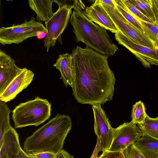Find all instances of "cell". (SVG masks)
Listing matches in <instances>:
<instances>
[{
    "label": "cell",
    "mask_w": 158,
    "mask_h": 158,
    "mask_svg": "<svg viewBox=\"0 0 158 158\" xmlns=\"http://www.w3.org/2000/svg\"><path fill=\"white\" fill-rule=\"evenodd\" d=\"M73 94L81 104L103 105L113 99L116 79L108 57L87 47L72 50Z\"/></svg>",
    "instance_id": "1"
},
{
    "label": "cell",
    "mask_w": 158,
    "mask_h": 158,
    "mask_svg": "<svg viewBox=\"0 0 158 158\" xmlns=\"http://www.w3.org/2000/svg\"><path fill=\"white\" fill-rule=\"evenodd\" d=\"M71 127L70 117L58 113L27 138L23 150L27 154L50 152L57 154L63 149Z\"/></svg>",
    "instance_id": "2"
},
{
    "label": "cell",
    "mask_w": 158,
    "mask_h": 158,
    "mask_svg": "<svg viewBox=\"0 0 158 158\" xmlns=\"http://www.w3.org/2000/svg\"><path fill=\"white\" fill-rule=\"evenodd\" d=\"M84 4L73 9L70 19L77 42H82L86 46L108 57L118 49L113 42L106 30L89 20L84 13Z\"/></svg>",
    "instance_id": "3"
},
{
    "label": "cell",
    "mask_w": 158,
    "mask_h": 158,
    "mask_svg": "<svg viewBox=\"0 0 158 158\" xmlns=\"http://www.w3.org/2000/svg\"><path fill=\"white\" fill-rule=\"evenodd\" d=\"M51 110V104L47 99L40 97L20 103L12 111L15 128L37 127L49 118Z\"/></svg>",
    "instance_id": "4"
},
{
    "label": "cell",
    "mask_w": 158,
    "mask_h": 158,
    "mask_svg": "<svg viewBox=\"0 0 158 158\" xmlns=\"http://www.w3.org/2000/svg\"><path fill=\"white\" fill-rule=\"evenodd\" d=\"M40 32L47 33L41 22H38L32 16L28 21L7 27L0 28V43L3 45L18 44L28 38L37 36Z\"/></svg>",
    "instance_id": "5"
},
{
    "label": "cell",
    "mask_w": 158,
    "mask_h": 158,
    "mask_svg": "<svg viewBox=\"0 0 158 158\" xmlns=\"http://www.w3.org/2000/svg\"><path fill=\"white\" fill-rule=\"evenodd\" d=\"M101 3L120 33L137 44L149 47H156L154 41L129 22L117 7Z\"/></svg>",
    "instance_id": "6"
},
{
    "label": "cell",
    "mask_w": 158,
    "mask_h": 158,
    "mask_svg": "<svg viewBox=\"0 0 158 158\" xmlns=\"http://www.w3.org/2000/svg\"><path fill=\"white\" fill-rule=\"evenodd\" d=\"M72 9L65 7L58 8L52 17L45 23L47 34L43 41L48 52L55 45L57 40L62 44L61 35L67 27L72 14Z\"/></svg>",
    "instance_id": "7"
},
{
    "label": "cell",
    "mask_w": 158,
    "mask_h": 158,
    "mask_svg": "<svg viewBox=\"0 0 158 158\" xmlns=\"http://www.w3.org/2000/svg\"><path fill=\"white\" fill-rule=\"evenodd\" d=\"M118 43L125 47L140 61L145 68L158 65V48L138 44L120 32L115 34Z\"/></svg>",
    "instance_id": "8"
},
{
    "label": "cell",
    "mask_w": 158,
    "mask_h": 158,
    "mask_svg": "<svg viewBox=\"0 0 158 158\" xmlns=\"http://www.w3.org/2000/svg\"><path fill=\"white\" fill-rule=\"evenodd\" d=\"M144 135L139 127L131 121L125 122L114 128L113 137L110 151H122L134 143Z\"/></svg>",
    "instance_id": "9"
},
{
    "label": "cell",
    "mask_w": 158,
    "mask_h": 158,
    "mask_svg": "<svg viewBox=\"0 0 158 158\" xmlns=\"http://www.w3.org/2000/svg\"><path fill=\"white\" fill-rule=\"evenodd\" d=\"M94 116L95 133L101 143V151L108 150L112 141L114 128H112L101 105L92 106Z\"/></svg>",
    "instance_id": "10"
},
{
    "label": "cell",
    "mask_w": 158,
    "mask_h": 158,
    "mask_svg": "<svg viewBox=\"0 0 158 158\" xmlns=\"http://www.w3.org/2000/svg\"><path fill=\"white\" fill-rule=\"evenodd\" d=\"M83 12L89 20L106 30L113 33L120 32L99 0L85 7Z\"/></svg>",
    "instance_id": "11"
},
{
    "label": "cell",
    "mask_w": 158,
    "mask_h": 158,
    "mask_svg": "<svg viewBox=\"0 0 158 158\" xmlns=\"http://www.w3.org/2000/svg\"><path fill=\"white\" fill-rule=\"evenodd\" d=\"M34 73L26 68L10 83L3 93L0 95V100L5 103L14 99L32 81Z\"/></svg>",
    "instance_id": "12"
},
{
    "label": "cell",
    "mask_w": 158,
    "mask_h": 158,
    "mask_svg": "<svg viewBox=\"0 0 158 158\" xmlns=\"http://www.w3.org/2000/svg\"><path fill=\"white\" fill-rule=\"evenodd\" d=\"M23 69L18 67L15 60L0 49V95Z\"/></svg>",
    "instance_id": "13"
},
{
    "label": "cell",
    "mask_w": 158,
    "mask_h": 158,
    "mask_svg": "<svg viewBox=\"0 0 158 158\" xmlns=\"http://www.w3.org/2000/svg\"><path fill=\"white\" fill-rule=\"evenodd\" d=\"M71 54L65 53L59 55L56 62L53 66L60 72L62 80L65 85L72 87L73 77L71 67Z\"/></svg>",
    "instance_id": "14"
},
{
    "label": "cell",
    "mask_w": 158,
    "mask_h": 158,
    "mask_svg": "<svg viewBox=\"0 0 158 158\" xmlns=\"http://www.w3.org/2000/svg\"><path fill=\"white\" fill-rule=\"evenodd\" d=\"M54 0H28L30 8L36 14V19L38 22L48 21L53 16L52 3Z\"/></svg>",
    "instance_id": "15"
},
{
    "label": "cell",
    "mask_w": 158,
    "mask_h": 158,
    "mask_svg": "<svg viewBox=\"0 0 158 158\" xmlns=\"http://www.w3.org/2000/svg\"><path fill=\"white\" fill-rule=\"evenodd\" d=\"M0 148V158H6L8 154L14 153L21 148L19 135L12 127L5 134Z\"/></svg>",
    "instance_id": "16"
},
{
    "label": "cell",
    "mask_w": 158,
    "mask_h": 158,
    "mask_svg": "<svg viewBox=\"0 0 158 158\" xmlns=\"http://www.w3.org/2000/svg\"><path fill=\"white\" fill-rule=\"evenodd\" d=\"M147 158H155L158 152V139L144 135L134 143Z\"/></svg>",
    "instance_id": "17"
},
{
    "label": "cell",
    "mask_w": 158,
    "mask_h": 158,
    "mask_svg": "<svg viewBox=\"0 0 158 158\" xmlns=\"http://www.w3.org/2000/svg\"><path fill=\"white\" fill-rule=\"evenodd\" d=\"M11 112L6 103L0 100V147L2 145L5 134L12 127L9 119Z\"/></svg>",
    "instance_id": "18"
},
{
    "label": "cell",
    "mask_w": 158,
    "mask_h": 158,
    "mask_svg": "<svg viewBox=\"0 0 158 158\" xmlns=\"http://www.w3.org/2000/svg\"><path fill=\"white\" fill-rule=\"evenodd\" d=\"M138 127L144 135L158 139V116L152 118L147 115L144 122Z\"/></svg>",
    "instance_id": "19"
},
{
    "label": "cell",
    "mask_w": 158,
    "mask_h": 158,
    "mask_svg": "<svg viewBox=\"0 0 158 158\" xmlns=\"http://www.w3.org/2000/svg\"><path fill=\"white\" fill-rule=\"evenodd\" d=\"M143 103L141 101L133 105L131 110V121L135 124L143 123L147 116Z\"/></svg>",
    "instance_id": "20"
},
{
    "label": "cell",
    "mask_w": 158,
    "mask_h": 158,
    "mask_svg": "<svg viewBox=\"0 0 158 158\" xmlns=\"http://www.w3.org/2000/svg\"><path fill=\"white\" fill-rule=\"evenodd\" d=\"M114 1L117 8L125 18L135 27L148 36L142 26L134 18L130 10L122 2L121 0Z\"/></svg>",
    "instance_id": "21"
},
{
    "label": "cell",
    "mask_w": 158,
    "mask_h": 158,
    "mask_svg": "<svg viewBox=\"0 0 158 158\" xmlns=\"http://www.w3.org/2000/svg\"><path fill=\"white\" fill-rule=\"evenodd\" d=\"M143 14L147 17L153 23H156L155 16L152 10L151 0H130Z\"/></svg>",
    "instance_id": "22"
},
{
    "label": "cell",
    "mask_w": 158,
    "mask_h": 158,
    "mask_svg": "<svg viewBox=\"0 0 158 158\" xmlns=\"http://www.w3.org/2000/svg\"><path fill=\"white\" fill-rule=\"evenodd\" d=\"M131 13L142 26L147 34L152 40L154 39L158 40V24L144 21Z\"/></svg>",
    "instance_id": "23"
},
{
    "label": "cell",
    "mask_w": 158,
    "mask_h": 158,
    "mask_svg": "<svg viewBox=\"0 0 158 158\" xmlns=\"http://www.w3.org/2000/svg\"><path fill=\"white\" fill-rule=\"evenodd\" d=\"M125 158H147L143 152L132 144L122 151Z\"/></svg>",
    "instance_id": "24"
},
{
    "label": "cell",
    "mask_w": 158,
    "mask_h": 158,
    "mask_svg": "<svg viewBox=\"0 0 158 158\" xmlns=\"http://www.w3.org/2000/svg\"><path fill=\"white\" fill-rule=\"evenodd\" d=\"M121 1L134 15L144 21L153 23L152 21L143 14L129 0Z\"/></svg>",
    "instance_id": "25"
},
{
    "label": "cell",
    "mask_w": 158,
    "mask_h": 158,
    "mask_svg": "<svg viewBox=\"0 0 158 158\" xmlns=\"http://www.w3.org/2000/svg\"><path fill=\"white\" fill-rule=\"evenodd\" d=\"M54 2L58 4L59 8L65 7L71 9L77 5L84 4L81 1L78 0H54Z\"/></svg>",
    "instance_id": "26"
},
{
    "label": "cell",
    "mask_w": 158,
    "mask_h": 158,
    "mask_svg": "<svg viewBox=\"0 0 158 158\" xmlns=\"http://www.w3.org/2000/svg\"><path fill=\"white\" fill-rule=\"evenodd\" d=\"M97 158H125L122 151H110L107 150Z\"/></svg>",
    "instance_id": "27"
},
{
    "label": "cell",
    "mask_w": 158,
    "mask_h": 158,
    "mask_svg": "<svg viewBox=\"0 0 158 158\" xmlns=\"http://www.w3.org/2000/svg\"><path fill=\"white\" fill-rule=\"evenodd\" d=\"M27 154L29 158H56L57 156V154L50 152Z\"/></svg>",
    "instance_id": "28"
},
{
    "label": "cell",
    "mask_w": 158,
    "mask_h": 158,
    "mask_svg": "<svg viewBox=\"0 0 158 158\" xmlns=\"http://www.w3.org/2000/svg\"><path fill=\"white\" fill-rule=\"evenodd\" d=\"M6 158H29L27 154L21 148L19 151L14 153H9Z\"/></svg>",
    "instance_id": "29"
},
{
    "label": "cell",
    "mask_w": 158,
    "mask_h": 158,
    "mask_svg": "<svg viewBox=\"0 0 158 158\" xmlns=\"http://www.w3.org/2000/svg\"><path fill=\"white\" fill-rule=\"evenodd\" d=\"M152 7L156 20V23L158 24V0H152Z\"/></svg>",
    "instance_id": "30"
},
{
    "label": "cell",
    "mask_w": 158,
    "mask_h": 158,
    "mask_svg": "<svg viewBox=\"0 0 158 158\" xmlns=\"http://www.w3.org/2000/svg\"><path fill=\"white\" fill-rule=\"evenodd\" d=\"M101 151V143L99 139L97 138L96 145L90 158H97L98 153Z\"/></svg>",
    "instance_id": "31"
},
{
    "label": "cell",
    "mask_w": 158,
    "mask_h": 158,
    "mask_svg": "<svg viewBox=\"0 0 158 158\" xmlns=\"http://www.w3.org/2000/svg\"><path fill=\"white\" fill-rule=\"evenodd\" d=\"M56 158H74L73 156L63 149L57 154Z\"/></svg>",
    "instance_id": "32"
},
{
    "label": "cell",
    "mask_w": 158,
    "mask_h": 158,
    "mask_svg": "<svg viewBox=\"0 0 158 158\" xmlns=\"http://www.w3.org/2000/svg\"><path fill=\"white\" fill-rule=\"evenodd\" d=\"M100 2L109 6L116 7L114 0H99Z\"/></svg>",
    "instance_id": "33"
},
{
    "label": "cell",
    "mask_w": 158,
    "mask_h": 158,
    "mask_svg": "<svg viewBox=\"0 0 158 158\" xmlns=\"http://www.w3.org/2000/svg\"><path fill=\"white\" fill-rule=\"evenodd\" d=\"M154 42L155 46L158 48V40L156 39H154L153 40Z\"/></svg>",
    "instance_id": "34"
},
{
    "label": "cell",
    "mask_w": 158,
    "mask_h": 158,
    "mask_svg": "<svg viewBox=\"0 0 158 158\" xmlns=\"http://www.w3.org/2000/svg\"><path fill=\"white\" fill-rule=\"evenodd\" d=\"M155 158H158V152L157 153V154L156 155Z\"/></svg>",
    "instance_id": "35"
}]
</instances>
